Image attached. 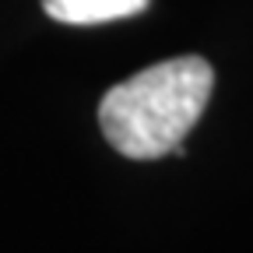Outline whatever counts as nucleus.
<instances>
[{
	"mask_svg": "<svg viewBox=\"0 0 253 253\" xmlns=\"http://www.w3.org/2000/svg\"><path fill=\"white\" fill-rule=\"evenodd\" d=\"M211 84L214 71L201 56L151 63L102 95V137L123 158H141V162L179 151L183 137L194 130L211 99Z\"/></svg>",
	"mask_w": 253,
	"mask_h": 253,
	"instance_id": "f257e3e1",
	"label": "nucleus"
},
{
	"mask_svg": "<svg viewBox=\"0 0 253 253\" xmlns=\"http://www.w3.org/2000/svg\"><path fill=\"white\" fill-rule=\"evenodd\" d=\"M151 0H42V7L60 25H102L141 14Z\"/></svg>",
	"mask_w": 253,
	"mask_h": 253,
	"instance_id": "f03ea898",
	"label": "nucleus"
}]
</instances>
